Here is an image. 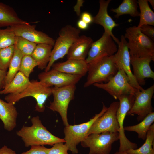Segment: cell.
<instances>
[{
  "label": "cell",
  "instance_id": "cell-1",
  "mask_svg": "<svg viewBox=\"0 0 154 154\" xmlns=\"http://www.w3.org/2000/svg\"><path fill=\"white\" fill-rule=\"evenodd\" d=\"M32 125L24 126L16 132L26 147L33 145L53 146L56 143L65 142L64 139L56 136L49 132L42 124L39 116L33 117L31 119Z\"/></svg>",
  "mask_w": 154,
  "mask_h": 154
},
{
  "label": "cell",
  "instance_id": "cell-2",
  "mask_svg": "<svg viewBox=\"0 0 154 154\" xmlns=\"http://www.w3.org/2000/svg\"><path fill=\"white\" fill-rule=\"evenodd\" d=\"M118 70L114 55L97 59L88 64V74L84 87H87L96 83H106L116 74Z\"/></svg>",
  "mask_w": 154,
  "mask_h": 154
},
{
  "label": "cell",
  "instance_id": "cell-3",
  "mask_svg": "<svg viewBox=\"0 0 154 154\" xmlns=\"http://www.w3.org/2000/svg\"><path fill=\"white\" fill-rule=\"evenodd\" d=\"M124 36L128 40L127 46L131 56L149 57L154 60L153 41L142 33L139 28L134 26L126 28Z\"/></svg>",
  "mask_w": 154,
  "mask_h": 154
},
{
  "label": "cell",
  "instance_id": "cell-4",
  "mask_svg": "<svg viewBox=\"0 0 154 154\" xmlns=\"http://www.w3.org/2000/svg\"><path fill=\"white\" fill-rule=\"evenodd\" d=\"M51 94V86L40 81L33 80L31 81L29 86L22 92L17 94H8L5 96V99L7 102L15 104L23 98L32 97L37 102L35 110L43 112L45 109L46 101Z\"/></svg>",
  "mask_w": 154,
  "mask_h": 154
},
{
  "label": "cell",
  "instance_id": "cell-5",
  "mask_svg": "<svg viewBox=\"0 0 154 154\" xmlns=\"http://www.w3.org/2000/svg\"><path fill=\"white\" fill-rule=\"evenodd\" d=\"M80 31L78 28L69 24L60 29L52 50L50 61L44 71L50 70L56 61L62 58L67 54L70 46L80 36Z\"/></svg>",
  "mask_w": 154,
  "mask_h": 154
},
{
  "label": "cell",
  "instance_id": "cell-6",
  "mask_svg": "<svg viewBox=\"0 0 154 154\" xmlns=\"http://www.w3.org/2000/svg\"><path fill=\"white\" fill-rule=\"evenodd\" d=\"M103 103L102 109L100 112L96 114L88 121L78 125L65 126L64 129L65 137L64 139L65 144L68 150L72 154L78 153L77 145L83 141L87 136L88 132L96 120L106 111L108 107Z\"/></svg>",
  "mask_w": 154,
  "mask_h": 154
},
{
  "label": "cell",
  "instance_id": "cell-7",
  "mask_svg": "<svg viewBox=\"0 0 154 154\" xmlns=\"http://www.w3.org/2000/svg\"><path fill=\"white\" fill-rule=\"evenodd\" d=\"M119 139V132L106 131L90 134L80 143L82 147L89 148L88 154H110L112 144Z\"/></svg>",
  "mask_w": 154,
  "mask_h": 154
},
{
  "label": "cell",
  "instance_id": "cell-8",
  "mask_svg": "<svg viewBox=\"0 0 154 154\" xmlns=\"http://www.w3.org/2000/svg\"><path fill=\"white\" fill-rule=\"evenodd\" d=\"M76 89V84L52 88L53 100L48 108L59 114L65 126L69 125L67 117L68 109L70 102L74 98Z\"/></svg>",
  "mask_w": 154,
  "mask_h": 154
},
{
  "label": "cell",
  "instance_id": "cell-9",
  "mask_svg": "<svg viewBox=\"0 0 154 154\" xmlns=\"http://www.w3.org/2000/svg\"><path fill=\"white\" fill-rule=\"evenodd\" d=\"M95 87L107 92L115 99L126 94L135 95L138 90L130 83L129 79L124 71L119 69L116 74L106 83H96Z\"/></svg>",
  "mask_w": 154,
  "mask_h": 154
},
{
  "label": "cell",
  "instance_id": "cell-10",
  "mask_svg": "<svg viewBox=\"0 0 154 154\" xmlns=\"http://www.w3.org/2000/svg\"><path fill=\"white\" fill-rule=\"evenodd\" d=\"M118 99L119 102L116 114L120 129L119 132L120 146L118 151H125L131 149H137L138 147L137 144L131 142L126 137L123 127L125 119L127 112L132 106L135 99V96L131 94H124L120 96Z\"/></svg>",
  "mask_w": 154,
  "mask_h": 154
},
{
  "label": "cell",
  "instance_id": "cell-11",
  "mask_svg": "<svg viewBox=\"0 0 154 154\" xmlns=\"http://www.w3.org/2000/svg\"><path fill=\"white\" fill-rule=\"evenodd\" d=\"M119 105L118 101L112 103L106 111L94 122L89 129L87 135L92 133L106 131L119 132L120 129L116 114Z\"/></svg>",
  "mask_w": 154,
  "mask_h": 154
},
{
  "label": "cell",
  "instance_id": "cell-12",
  "mask_svg": "<svg viewBox=\"0 0 154 154\" xmlns=\"http://www.w3.org/2000/svg\"><path fill=\"white\" fill-rule=\"evenodd\" d=\"M117 49L111 36L104 32L99 39L92 43L85 61L88 64L100 58L113 56Z\"/></svg>",
  "mask_w": 154,
  "mask_h": 154
},
{
  "label": "cell",
  "instance_id": "cell-13",
  "mask_svg": "<svg viewBox=\"0 0 154 154\" xmlns=\"http://www.w3.org/2000/svg\"><path fill=\"white\" fill-rule=\"evenodd\" d=\"M154 93V85L142 91L138 90L135 94V99L131 109L127 115H137L138 121H142L148 114L153 112L151 99Z\"/></svg>",
  "mask_w": 154,
  "mask_h": 154
},
{
  "label": "cell",
  "instance_id": "cell-14",
  "mask_svg": "<svg viewBox=\"0 0 154 154\" xmlns=\"http://www.w3.org/2000/svg\"><path fill=\"white\" fill-rule=\"evenodd\" d=\"M116 52L114 55L115 61L118 69L123 70L128 77L131 84L140 91L144 89L137 83L133 75L131 68L130 57L127 46V41L122 35Z\"/></svg>",
  "mask_w": 154,
  "mask_h": 154
},
{
  "label": "cell",
  "instance_id": "cell-15",
  "mask_svg": "<svg viewBox=\"0 0 154 154\" xmlns=\"http://www.w3.org/2000/svg\"><path fill=\"white\" fill-rule=\"evenodd\" d=\"M35 25L28 23L10 27L15 35L22 37L36 44H44L54 46L55 40L46 33L36 30Z\"/></svg>",
  "mask_w": 154,
  "mask_h": 154
},
{
  "label": "cell",
  "instance_id": "cell-16",
  "mask_svg": "<svg viewBox=\"0 0 154 154\" xmlns=\"http://www.w3.org/2000/svg\"><path fill=\"white\" fill-rule=\"evenodd\" d=\"M38 77L40 81L51 86L61 87L76 84L82 76L64 73L52 68L48 71L40 73Z\"/></svg>",
  "mask_w": 154,
  "mask_h": 154
},
{
  "label": "cell",
  "instance_id": "cell-17",
  "mask_svg": "<svg viewBox=\"0 0 154 154\" xmlns=\"http://www.w3.org/2000/svg\"><path fill=\"white\" fill-rule=\"evenodd\" d=\"M152 59L149 57H137L131 56V64L133 73L136 81L141 86L145 84V79L151 78L154 79V72L150 66Z\"/></svg>",
  "mask_w": 154,
  "mask_h": 154
},
{
  "label": "cell",
  "instance_id": "cell-18",
  "mask_svg": "<svg viewBox=\"0 0 154 154\" xmlns=\"http://www.w3.org/2000/svg\"><path fill=\"white\" fill-rule=\"evenodd\" d=\"M111 0H100L99 1V8L96 15L93 17V22L103 27L104 32L110 35L117 44L120 40L113 34V29L119 26L109 15L108 12V8Z\"/></svg>",
  "mask_w": 154,
  "mask_h": 154
},
{
  "label": "cell",
  "instance_id": "cell-19",
  "mask_svg": "<svg viewBox=\"0 0 154 154\" xmlns=\"http://www.w3.org/2000/svg\"><path fill=\"white\" fill-rule=\"evenodd\" d=\"M93 42L90 37L80 36L69 48L66 54L67 59L85 60Z\"/></svg>",
  "mask_w": 154,
  "mask_h": 154
},
{
  "label": "cell",
  "instance_id": "cell-20",
  "mask_svg": "<svg viewBox=\"0 0 154 154\" xmlns=\"http://www.w3.org/2000/svg\"><path fill=\"white\" fill-rule=\"evenodd\" d=\"M52 67L64 73L83 77L88 72V64L85 60L67 59L63 62L54 63Z\"/></svg>",
  "mask_w": 154,
  "mask_h": 154
},
{
  "label": "cell",
  "instance_id": "cell-21",
  "mask_svg": "<svg viewBox=\"0 0 154 154\" xmlns=\"http://www.w3.org/2000/svg\"><path fill=\"white\" fill-rule=\"evenodd\" d=\"M17 115L14 104L5 102L0 98V119L5 130L11 131L15 128Z\"/></svg>",
  "mask_w": 154,
  "mask_h": 154
},
{
  "label": "cell",
  "instance_id": "cell-22",
  "mask_svg": "<svg viewBox=\"0 0 154 154\" xmlns=\"http://www.w3.org/2000/svg\"><path fill=\"white\" fill-rule=\"evenodd\" d=\"M28 23L20 18L12 7L0 2V27Z\"/></svg>",
  "mask_w": 154,
  "mask_h": 154
},
{
  "label": "cell",
  "instance_id": "cell-23",
  "mask_svg": "<svg viewBox=\"0 0 154 154\" xmlns=\"http://www.w3.org/2000/svg\"><path fill=\"white\" fill-rule=\"evenodd\" d=\"M31 82L29 78L19 71L11 81L0 91V94H19L25 90Z\"/></svg>",
  "mask_w": 154,
  "mask_h": 154
},
{
  "label": "cell",
  "instance_id": "cell-24",
  "mask_svg": "<svg viewBox=\"0 0 154 154\" xmlns=\"http://www.w3.org/2000/svg\"><path fill=\"white\" fill-rule=\"evenodd\" d=\"M53 46L48 44H37L31 56L38 64L39 69L42 70L46 68L50 58Z\"/></svg>",
  "mask_w": 154,
  "mask_h": 154
},
{
  "label": "cell",
  "instance_id": "cell-25",
  "mask_svg": "<svg viewBox=\"0 0 154 154\" xmlns=\"http://www.w3.org/2000/svg\"><path fill=\"white\" fill-rule=\"evenodd\" d=\"M138 7L137 1L136 0H123L118 7L112 8L110 11L116 13L114 16L116 18L125 14L136 17L139 16Z\"/></svg>",
  "mask_w": 154,
  "mask_h": 154
},
{
  "label": "cell",
  "instance_id": "cell-26",
  "mask_svg": "<svg viewBox=\"0 0 154 154\" xmlns=\"http://www.w3.org/2000/svg\"><path fill=\"white\" fill-rule=\"evenodd\" d=\"M154 121V112L148 114L139 124L133 125L125 127V131H134L138 135V137L143 140L145 139L147 133L150 127Z\"/></svg>",
  "mask_w": 154,
  "mask_h": 154
},
{
  "label": "cell",
  "instance_id": "cell-27",
  "mask_svg": "<svg viewBox=\"0 0 154 154\" xmlns=\"http://www.w3.org/2000/svg\"><path fill=\"white\" fill-rule=\"evenodd\" d=\"M154 125L150 127L148 130L145 141L139 148L129 149L125 152L128 154H154Z\"/></svg>",
  "mask_w": 154,
  "mask_h": 154
},
{
  "label": "cell",
  "instance_id": "cell-28",
  "mask_svg": "<svg viewBox=\"0 0 154 154\" xmlns=\"http://www.w3.org/2000/svg\"><path fill=\"white\" fill-rule=\"evenodd\" d=\"M137 3L140 10V18L137 27H139L144 25L154 26V13L149 6L147 0H138Z\"/></svg>",
  "mask_w": 154,
  "mask_h": 154
},
{
  "label": "cell",
  "instance_id": "cell-29",
  "mask_svg": "<svg viewBox=\"0 0 154 154\" xmlns=\"http://www.w3.org/2000/svg\"><path fill=\"white\" fill-rule=\"evenodd\" d=\"M15 47L14 55L10 63L8 71L5 77L4 88L11 81L19 71L21 60L23 56L21 52Z\"/></svg>",
  "mask_w": 154,
  "mask_h": 154
},
{
  "label": "cell",
  "instance_id": "cell-30",
  "mask_svg": "<svg viewBox=\"0 0 154 154\" xmlns=\"http://www.w3.org/2000/svg\"><path fill=\"white\" fill-rule=\"evenodd\" d=\"M37 45L22 37L16 36L14 46L21 52L23 56H31Z\"/></svg>",
  "mask_w": 154,
  "mask_h": 154
},
{
  "label": "cell",
  "instance_id": "cell-31",
  "mask_svg": "<svg viewBox=\"0 0 154 154\" xmlns=\"http://www.w3.org/2000/svg\"><path fill=\"white\" fill-rule=\"evenodd\" d=\"M15 50L14 45L0 48V69L6 71L13 57Z\"/></svg>",
  "mask_w": 154,
  "mask_h": 154
},
{
  "label": "cell",
  "instance_id": "cell-32",
  "mask_svg": "<svg viewBox=\"0 0 154 154\" xmlns=\"http://www.w3.org/2000/svg\"><path fill=\"white\" fill-rule=\"evenodd\" d=\"M15 37L10 27L4 29L0 27V48L14 45Z\"/></svg>",
  "mask_w": 154,
  "mask_h": 154
},
{
  "label": "cell",
  "instance_id": "cell-33",
  "mask_svg": "<svg viewBox=\"0 0 154 154\" xmlns=\"http://www.w3.org/2000/svg\"><path fill=\"white\" fill-rule=\"evenodd\" d=\"M38 64L31 56H23L22 59L19 71L29 78L30 74Z\"/></svg>",
  "mask_w": 154,
  "mask_h": 154
},
{
  "label": "cell",
  "instance_id": "cell-34",
  "mask_svg": "<svg viewBox=\"0 0 154 154\" xmlns=\"http://www.w3.org/2000/svg\"><path fill=\"white\" fill-rule=\"evenodd\" d=\"M68 148L63 142H58L49 148L48 154H68Z\"/></svg>",
  "mask_w": 154,
  "mask_h": 154
},
{
  "label": "cell",
  "instance_id": "cell-35",
  "mask_svg": "<svg viewBox=\"0 0 154 154\" xmlns=\"http://www.w3.org/2000/svg\"><path fill=\"white\" fill-rule=\"evenodd\" d=\"M48 150L44 145H33L30 149L21 154H48Z\"/></svg>",
  "mask_w": 154,
  "mask_h": 154
},
{
  "label": "cell",
  "instance_id": "cell-36",
  "mask_svg": "<svg viewBox=\"0 0 154 154\" xmlns=\"http://www.w3.org/2000/svg\"><path fill=\"white\" fill-rule=\"evenodd\" d=\"M139 28L142 33L154 41V27L153 26L144 25Z\"/></svg>",
  "mask_w": 154,
  "mask_h": 154
},
{
  "label": "cell",
  "instance_id": "cell-37",
  "mask_svg": "<svg viewBox=\"0 0 154 154\" xmlns=\"http://www.w3.org/2000/svg\"><path fill=\"white\" fill-rule=\"evenodd\" d=\"M80 19L89 25L93 22V17L89 13L85 11L80 15Z\"/></svg>",
  "mask_w": 154,
  "mask_h": 154
},
{
  "label": "cell",
  "instance_id": "cell-38",
  "mask_svg": "<svg viewBox=\"0 0 154 154\" xmlns=\"http://www.w3.org/2000/svg\"><path fill=\"white\" fill-rule=\"evenodd\" d=\"M84 1L78 0L76 5L74 7V11L76 12L77 15L79 16L81 14L80 8L83 6Z\"/></svg>",
  "mask_w": 154,
  "mask_h": 154
},
{
  "label": "cell",
  "instance_id": "cell-39",
  "mask_svg": "<svg viewBox=\"0 0 154 154\" xmlns=\"http://www.w3.org/2000/svg\"><path fill=\"white\" fill-rule=\"evenodd\" d=\"M7 72L2 70L0 69V91L4 88V83Z\"/></svg>",
  "mask_w": 154,
  "mask_h": 154
},
{
  "label": "cell",
  "instance_id": "cell-40",
  "mask_svg": "<svg viewBox=\"0 0 154 154\" xmlns=\"http://www.w3.org/2000/svg\"><path fill=\"white\" fill-rule=\"evenodd\" d=\"M0 154H17L15 152L4 145L0 149Z\"/></svg>",
  "mask_w": 154,
  "mask_h": 154
},
{
  "label": "cell",
  "instance_id": "cell-41",
  "mask_svg": "<svg viewBox=\"0 0 154 154\" xmlns=\"http://www.w3.org/2000/svg\"><path fill=\"white\" fill-rule=\"evenodd\" d=\"M77 25L78 27V28L80 30H86L89 27L88 24L80 19L77 21Z\"/></svg>",
  "mask_w": 154,
  "mask_h": 154
},
{
  "label": "cell",
  "instance_id": "cell-42",
  "mask_svg": "<svg viewBox=\"0 0 154 154\" xmlns=\"http://www.w3.org/2000/svg\"><path fill=\"white\" fill-rule=\"evenodd\" d=\"M148 2L151 5L152 7L154 9V0H147Z\"/></svg>",
  "mask_w": 154,
  "mask_h": 154
},
{
  "label": "cell",
  "instance_id": "cell-43",
  "mask_svg": "<svg viewBox=\"0 0 154 154\" xmlns=\"http://www.w3.org/2000/svg\"><path fill=\"white\" fill-rule=\"evenodd\" d=\"M114 154H128L126 153L125 151L119 152L117 151Z\"/></svg>",
  "mask_w": 154,
  "mask_h": 154
}]
</instances>
